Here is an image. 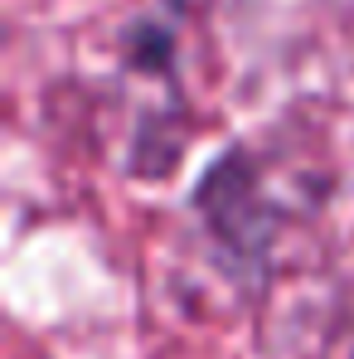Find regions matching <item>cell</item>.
Masks as SVG:
<instances>
[{
	"instance_id": "cell-1",
	"label": "cell",
	"mask_w": 354,
	"mask_h": 359,
	"mask_svg": "<svg viewBox=\"0 0 354 359\" xmlns=\"http://www.w3.org/2000/svg\"><path fill=\"white\" fill-rule=\"evenodd\" d=\"M194 209L204 214V224L214 229V238L224 248H233V257H247V262H262L267 243H272V209L262 199V180L252 170V161L243 151H224L204 180L194 189Z\"/></svg>"
},
{
	"instance_id": "cell-2",
	"label": "cell",
	"mask_w": 354,
	"mask_h": 359,
	"mask_svg": "<svg viewBox=\"0 0 354 359\" xmlns=\"http://www.w3.org/2000/svg\"><path fill=\"white\" fill-rule=\"evenodd\" d=\"M121 54L126 63H136V68H170V54H175V34L165 29V25H156V20H136L126 34H121Z\"/></svg>"
}]
</instances>
